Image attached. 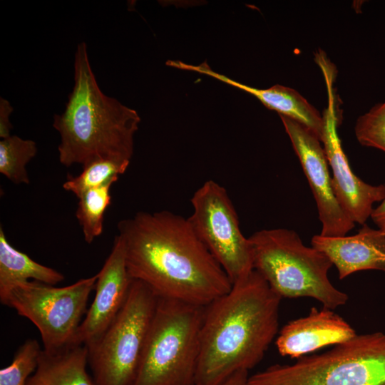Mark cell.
I'll use <instances>...</instances> for the list:
<instances>
[{"mask_svg":"<svg viewBox=\"0 0 385 385\" xmlns=\"http://www.w3.org/2000/svg\"><path fill=\"white\" fill-rule=\"evenodd\" d=\"M117 227L130 277L158 297L207 306L231 289L188 218L168 210L138 212Z\"/></svg>","mask_w":385,"mask_h":385,"instance_id":"obj_1","label":"cell"},{"mask_svg":"<svg viewBox=\"0 0 385 385\" xmlns=\"http://www.w3.org/2000/svg\"><path fill=\"white\" fill-rule=\"evenodd\" d=\"M281 299L253 270L207 305L194 385H220L255 366L278 332Z\"/></svg>","mask_w":385,"mask_h":385,"instance_id":"obj_2","label":"cell"},{"mask_svg":"<svg viewBox=\"0 0 385 385\" xmlns=\"http://www.w3.org/2000/svg\"><path fill=\"white\" fill-rule=\"evenodd\" d=\"M140 117L137 111L102 92L91 69L87 46L78 44L74 86L63 113L53 116L58 132L60 163L82 167L99 159L130 161Z\"/></svg>","mask_w":385,"mask_h":385,"instance_id":"obj_3","label":"cell"},{"mask_svg":"<svg viewBox=\"0 0 385 385\" xmlns=\"http://www.w3.org/2000/svg\"><path fill=\"white\" fill-rule=\"evenodd\" d=\"M249 239L254 270L282 298L311 297L330 309L347 302L348 295L328 278L333 265L330 259L322 251L306 246L295 231L265 229Z\"/></svg>","mask_w":385,"mask_h":385,"instance_id":"obj_4","label":"cell"},{"mask_svg":"<svg viewBox=\"0 0 385 385\" xmlns=\"http://www.w3.org/2000/svg\"><path fill=\"white\" fill-rule=\"evenodd\" d=\"M205 307L158 297L133 385H194Z\"/></svg>","mask_w":385,"mask_h":385,"instance_id":"obj_5","label":"cell"},{"mask_svg":"<svg viewBox=\"0 0 385 385\" xmlns=\"http://www.w3.org/2000/svg\"><path fill=\"white\" fill-rule=\"evenodd\" d=\"M247 385H385V333L356 334L322 354L270 366Z\"/></svg>","mask_w":385,"mask_h":385,"instance_id":"obj_6","label":"cell"},{"mask_svg":"<svg viewBox=\"0 0 385 385\" xmlns=\"http://www.w3.org/2000/svg\"><path fill=\"white\" fill-rule=\"evenodd\" d=\"M158 302L142 282L133 279L120 311L94 342L88 362L96 385H133Z\"/></svg>","mask_w":385,"mask_h":385,"instance_id":"obj_7","label":"cell"},{"mask_svg":"<svg viewBox=\"0 0 385 385\" xmlns=\"http://www.w3.org/2000/svg\"><path fill=\"white\" fill-rule=\"evenodd\" d=\"M96 280L97 274L61 287L28 281L14 287L0 302L36 327L44 351H56L71 345Z\"/></svg>","mask_w":385,"mask_h":385,"instance_id":"obj_8","label":"cell"},{"mask_svg":"<svg viewBox=\"0 0 385 385\" xmlns=\"http://www.w3.org/2000/svg\"><path fill=\"white\" fill-rule=\"evenodd\" d=\"M188 218L195 234L226 272L232 284L254 270L249 237L240 227L237 212L226 189L217 182H205L191 198Z\"/></svg>","mask_w":385,"mask_h":385,"instance_id":"obj_9","label":"cell"},{"mask_svg":"<svg viewBox=\"0 0 385 385\" xmlns=\"http://www.w3.org/2000/svg\"><path fill=\"white\" fill-rule=\"evenodd\" d=\"M322 73L327 88L328 105L322 115L324 132L322 143L332 172L333 189L340 205L350 219L362 225L370 217L374 204L381 202L385 197V184L369 185L353 173L337 133L339 121L332 89L335 71L325 68Z\"/></svg>","mask_w":385,"mask_h":385,"instance_id":"obj_10","label":"cell"},{"mask_svg":"<svg viewBox=\"0 0 385 385\" xmlns=\"http://www.w3.org/2000/svg\"><path fill=\"white\" fill-rule=\"evenodd\" d=\"M316 201L322 223L320 235L342 237L355 223L340 205L333 189L324 147L316 135L304 125L279 115Z\"/></svg>","mask_w":385,"mask_h":385,"instance_id":"obj_11","label":"cell"},{"mask_svg":"<svg viewBox=\"0 0 385 385\" xmlns=\"http://www.w3.org/2000/svg\"><path fill=\"white\" fill-rule=\"evenodd\" d=\"M132 280L127 269L124 245L117 235L109 255L97 273L93 301L71 345L87 346L102 335L125 302Z\"/></svg>","mask_w":385,"mask_h":385,"instance_id":"obj_12","label":"cell"},{"mask_svg":"<svg viewBox=\"0 0 385 385\" xmlns=\"http://www.w3.org/2000/svg\"><path fill=\"white\" fill-rule=\"evenodd\" d=\"M356 334L354 328L332 309L312 307L307 316L291 320L281 329L275 345L282 356L298 359Z\"/></svg>","mask_w":385,"mask_h":385,"instance_id":"obj_13","label":"cell"},{"mask_svg":"<svg viewBox=\"0 0 385 385\" xmlns=\"http://www.w3.org/2000/svg\"><path fill=\"white\" fill-rule=\"evenodd\" d=\"M311 245L328 256L339 279L362 270L385 272V235L366 223L353 235H314Z\"/></svg>","mask_w":385,"mask_h":385,"instance_id":"obj_14","label":"cell"},{"mask_svg":"<svg viewBox=\"0 0 385 385\" xmlns=\"http://www.w3.org/2000/svg\"><path fill=\"white\" fill-rule=\"evenodd\" d=\"M167 66L205 74L249 93L260 100L267 108L304 125L316 135L321 142L322 141L324 132L322 115L307 99L293 88L278 84L266 89L253 88L214 71L206 62L195 66L180 61L169 60Z\"/></svg>","mask_w":385,"mask_h":385,"instance_id":"obj_15","label":"cell"},{"mask_svg":"<svg viewBox=\"0 0 385 385\" xmlns=\"http://www.w3.org/2000/svg\"><path fill=\"white\" fill-rule=\"evenodd\" d=\"M88 348L70 345L56 351L43 349L26 385H96L87 371Z\"/></svg>","mask_w":385,"mask_h":385,"instance_id":"obj_16","label":"cell"},{"mask_svg":"<svg viewBox=\"0 0 385 385\" xmlns=\"http://www.w3.org/2000/svg\"><path fill=\"white\" fill-rule=\"evenodd\" d=\"M64 279L58 271L41 265L19 251L0 227V301L16 286L28 281L56 285Z\"/></svg>","mask_w":385,"mask_h":385,"instance_id":"obj_17","label":"cell"},{"mask_svg":"<svg viewBox=\"0 0 385 385\" xmlns=\"http://www.w3.org/2000/svg\"><path fill=\"white\" fill-rule=\"evenodd\" d=\"M130 161L99 159L83 167L77 176H70L63 184L65 190L80 198L87 191L115 183L128 168Z\"/></svg>","mask_w":385,"mask_h":385,"instance_id":"obj_18","label":"cell"},{"mask_svg":"<svg viewBox=\"0 0 385 385\" xmlns=\"http://www.w3.org/2000/svg\"><path fill=\"white\" fill-rule=\"evenodd\" d=\"M37 153L36 143L17 135L0 140V173L15 184L30 183L26 165Z\"/></svg>","mask_w":385,"mask_h":385,"instance_id":"obj_19","label":"cell"},{"mask_svg":"<svg viewBox=\"0 0 385 385\" xmlns=\"http://www.w3.org/2000/svg\"><path fill=\"white\" fill-rule=\"evenodd\" d=\"M113 183L90 190L78 198L76 217L88 244L102 234L104 214L111 202L110 190Z\"/></svg>","mask_w":385,"mask_h":385,"instance_id":"obj_20","label":"cell"},{"mask_svg":"<svg viewBox=\"0 0 385 385\" xmlns=\"http://www.w3.org/2000/svg\"><path fill=\"white\" fill-rule=\"evenodd\" d=\"M41 350L36 339H26L15 352L11 364L0 370V385H26L37 367Z\"/></svg>","mask_w":385,"mask_h":385,"instance_id":"obj_21","label":"cell"},{"mask_svg":"<svg viewBox=\"0 0 385 385\" xmlns=\"http://www.w3.org/2000/svg\"><path fill=\"white\" fill-rule=\"evenodd\" d=\"M354 132L361 145L385 153V101L374 105L360 115L356 120Z\"/></svg>","mask_w":385,"mask_h":385,"instance_id":"obj_22","label":"cell"},{"mask_svg":"<svg viewBox=\"0 0 385 385\" xmlns=\"http://www.w3.org/2000/svg\"><path fill=\"white\" fill-rule=\"evenodd\" d=\"M13 107L5 98H0V138H6L11 135L12 125L9 120Z\"/></svg>","mask_w":385,"mask_h":385,"instance_id":"obj_23","label":"cell"},{"mask_svg":"<svg viewBox=\"0 0 385 385\" xmlns=\"http://www.w3.org/2000/svg\"><path fill=\"white\" fill-rule=\"evenodd\" d=\"M370 217L377 228L385 235V197L376 208H374Z\"/></svg>","mask_w":385,"mask_h":385,"instance_id":"obj_24","label":"cell"},{"mask_svg":"<svg viewBox=\"0 0 385 385\" xmlns=\"http://www.w3.org/2000/svg\"><path fill=\"white\" fill-rule=\"evenodd\" d=\"M248 378V371L240 370L232 374L220 385H247Z\"/></svg>","mask_w":385,"mask_h":385,"instance_id":"obj_25","label":"cell"}]
</instances>
